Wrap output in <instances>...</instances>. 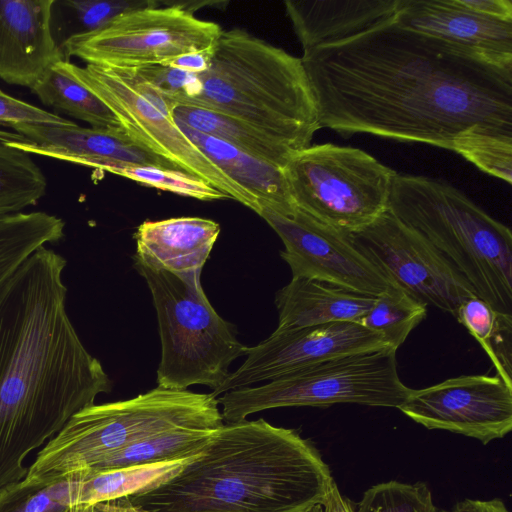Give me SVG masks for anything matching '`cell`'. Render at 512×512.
Here are the masks:
<instances>
[{"mask_svg":"<svg viewBox=\"0 0 512 512\" xmlns=\"http://www.w3.org/2000/svg\"><path fill=\"white\" fill-rule=\"evenodd\" d=\"M320 128L448 150L471 131H512V65L394 18L303 53Z\"/></svg>","mask_w":512,"mask_h":512,"instance_id":"6da1fadb","label":"cell"},{"mask_svg":"<svg viewBox=\"0 0 512 512\" xmlns=\"http://www.w3.org/2000/svg\"><path fill=\"white\" fill-rule=\"evenodd\" d=\"M66 259L37 249L0 290V489L111 382L66 310Z\"/></svg>","mask_w":512,"mask_h":512,"instance_id":"7a4b0ae2","label":"cell"},{"mask_svg":"<svg viewBox=\"0 0 512 512\" xmlns=\"http://www.w3.org/2000/svg\"><path fill=\"white\" fill-rule=\"evenodd\" d=\"M334 481L296 430L244 419L218 428L175 475L125 498L146 512H306Z\"/></svg>","mask_w":512,"mask_h":512,"instance_id":"3957f363","label":"cell"},{"mask_svg":"<svg viewBox=\"0 0 512 512\" xmlns=\"http://www.w3.org/2000/svg\"><path fill=\"white\" fill-rule=\"evenodd\" d=\"M199 92L184 105L239 119L294 152L321 129L301 58L241 28L222 30Z\"/></svg>","mask_w":512,"mask_h":512,"instance_id":"277c9868","label":"cell"},{"mask_svg":"<svg viewBox=\"0 0 512 512\" xmlns=\"http://www.w3.org/2000/svg\"><path fill=\"white\" fill-rule=\"evenodd\" d=\"M388 210L438 249L476 295L512 315V233L465 194L425 176L396 174Z\"/></svg>","mask_w":512,"mask_h":512,"instance_id":"5b68a950","label":"cell"},{"mask_svg":"<svg viewBox=\"0 0 512 512\" xmlns=\"http://www.w3.org/2000/svg\"><path fill=\"white\" fill-rule=\"evenodd\" d=\"M223 421L211 393L157 386L128 400L94 403L75 413L47 442L25 479L53 481L147 437L185 427L218 429Z\"/></svg>","mask_w":512,"mask_h":512,"instance_id":"8992f818","label":"cell"},{"mask_svg":"<svg viewBox=\"0 0 512 512\" xmlns=\"http://www.w3.org/2000/svg\"><path fill=\"white\" fill-rule=\"evenodd\" d=\"M151 291L161 339L157 386L187 390L201 384L216 392L245 354L235 327L216 313L200 283L201 272L176 274L135 261Z\"/></svg>","mask_w":512,"mask_h":512,"instance_id":"52a82bcc","label":"cell"},{"mask_svg":"<svg viewBox=\"0 0 512 512\" xmlns=\"http://www.w3.org/2000/svg\"><path fill=\"white\" fill-rule=\"evenodd\" d=\"M410 391L399 377L396 350L388 347L330 359L217 400L223 420L231 423L280 407L350 403L398 409Z\"/></svg>","mask_w":512,"mask_h":512,"instance_id":"ba28073f","label":"cell"},{"mask_svg":"<svg viewBox=\"0 0 512 512\" xmlns=\"http://www.w3.org/2000/svg\"><path fill=\"white\" fill-rule=\"evenodd\" d=\"M282 170L294 206L345 233L388 210L397 174L361 149L332 143L297 151Z\"/></svg>","mask_w":512,"mask_h":512,"instance_id":"9c48e42d","label":"cell"},{"mask_svg":"<svg viewBox=\"0 0 512 512\" xmlns=\"http://www.w3.org/2000/svg\"><path fill=\"white\" fill-rule=\"evenodd\" d=\"M63 67L98 96L139 145L198 177L258 214V200L231 180L180 130L174 104L127 69L62 61Z\"/></svg>","mask_w":512,"mask_h":512,"instance_id":"30bf717a","label":"cell"},{"mask_svg":"<svg viewBox=\"0 0 512 512\" xmlns=\"http://www.w3.org/2000/svg\"><path fill=\"white\" fill-rule=\"evenodd\" d=\"M221 33L217 23L168 1L123 13L99 30L73 36L61 52L65 61L75 56L87 64L135 69L214 47Z\"/></svg>","mask_w":512,"mask_h":512,"instance_id":"8fae6325","label":"cell"},{"mask_svg":"<svg viewBox=\"0 0 512 512\" xmlns=\"http://www.w3.org/2000/svg\"><path fill=\"white\" fill-rule=\"evenodd\" d=\"M347 235L394 284L427 306L455 316L464 301L477 296L438 249L389 210L362 230Z\"/></svg>","mask_w":512,"mask_h":512,"instance_id":"7c38bea8","label":"cell"},{"mask_svg":"<svg viewBox=\"0 0 512 512\" xmlns=\"http://www.w3.org/2000/svg\"><path fill=\"white\" fill-rule=\"evenodd\" d=\"M284 244L280 252L292 278H307L377 297L393 282L349 240L347 233L323 224L299 209L281 214L258 212Z\"/></svg>","mask_w":512,"mask_h":512,"instance_id":"4fadbf2b","label":"cell"},{"mask_svg":"<svg viewBox=\"0 0 512 512\" xmlns=\"http://www.w3.org/2000/svg\"><path fill=\"white\" fill-rule=\"evenodd\" d=\"M398 409L427 429L446 430L488 444L512 429V385L498 374L461 375L411 389Z\"/></svg>","mask_w":512,"mask_h":512,"instance_id":"5bb4252c","label":"cell"},{"mask_svg":"<svg viewBox=\"0 0 512 512\" xmlns=\"http://www.w3.org/2000/svg\"><path fill=\"white\" fill-rule=\"evenodd\" d=\"M388 347L381 335L355 322L275 330L256 346L247 347L244 363L211 394L217 397L330 359Z\"/></svg>","mask_w":512,"mask_h":512,"instance_id":"9a60e30c","label":"cell"},{"mask_svg":"<svg viewBox=\"0 0 512 512\" xmlns=\"http://www.w3.org/2000/svg\"><path fill=\"white\" fill-rule=\"evenodd\" d=\"M28 142L11 145L37 154L108 171L118 164L155 166L181 171L176 165L145 149L122 128H85L20 123L12 126Z\"/></svg>","mask_w":512,"mask_h":512,"instance_id":"2e32d148","label":"cell"},{"mask_svg":"<svg viewBox=\"0 0 512 512\" xmlns=\"http://www.w3.org/2000/svg\"><path fill=\"white\" fill-rule=\"evenodd\" d=\"M54 0H0V79L32 88L63 54L51 30Z\"/></svg>","mask_w":512,"mask_h":512,"instance_id":"e0dca14e","label":"cell"},{"mask_svg":"<svg viewBox=\"0 0 512 512\" xmlns=\"http://www.w3.org/2000/svg\"><path fill=\"white\" fill-rule=\"evenodd\" d=\"M394 20L493 62L512 65V21L477 14L459 0H398Z\"/></svg>","mask_w":512,"mask_h":512,"instance_id":"ac0fdd59","label":"cell"},{"mask_svg":"<svg viewBox=\"0 0 512 512\" xmlns=\"http://www.w3.org/2000/svg\"><path fill=\"white\" fill-rule=\"evenodd\" d=\"M303 53L344 41L394 18L398 0L284 2Z\"/></svg>","mask_w":512,"mask_h":512,"instance_id":"d6986e66","label":"cell"},{"mask_svg":"<svg viewBox=\"0 0 512 512\" xmlns=\"http://www.w3.org/2000/svg\"><path fill=\"white\" fill-rule=\"evenodd\" d=\"M220 225L200 217L144 221L137 228L134 260L176 274L201 272Z\"/></svg>","mask_w":512,"mask_h":512,"instance_id":"ffe728a7","label":"cell"},{"mask_svg":"<svg viewBox=\"0 0 512 512\" xmlns=\"http://www.w3.org/2000/svg\"><path fill=\"white\" fill-rule=\"evenodd\" d=\"M375 297L326 282L292 278L275 295L279 314L276 330L335 322L358 323L371 309Z\"/></svg>","mask_w":512,"mask_h":512,"instance_id":"44dd1931","label":"cell"},{"mask_svg":"<svg viewBox=\"0 0 512 512\" xmlns=\"http://www.w3.org/2000/svg\"><path fill=\"white\" fill-rule=\"evenodd\" d=\"M175 122L209 160L258 200L260 208L268 207L281 214H290L295 210L281 167L261 161L180 121Z\"/></svg>","mask_w":512,"mask_h":512,"instance_id":"7402d4cb","label":"cell"},{"mask_svg":"<svg viewBox=\"0 0 512 512\" xmlns=\"http://www.w3.org/2000/svg\"><path fill=\"white\" fill-rule=\"evenodd\" d=\"M173 118L186 126L221 139L266 163L284 167L294 152L282 142L228 115L189 105H177Z\"/></svg>","mask_w":512,"mask_h":512,"instance_id":"603a6c76","label":"cell"},{"mask_svg":"<svg viewBox=\"0 0 512 512\" xmlns=\"http://www.w3.org/2000/svg\"><path fill=\"white\" fill-rule=\"evenodd\" d=\"M62 218L43 211L0 215V290L40 247L64 238Z\"/></svg>","mask_w":512,"mask_h":512,"instance_id":"cb8c5ba5","label":"cell"},{"mask_svg":"<svg viewBox=\"0 0 512 512\" xmlns=\"http://www.w3.org/2000/svg\"><path fill=\"white\" fill-rule=\"evenodd\" d=\"M197 456L103 471L73 473L76 478L77 505L104 503L157 485L178 473Z\"/></svg>","mask_w":512,"mask_h":512,"instance_id":"d4e9b609","label":"cell"},{"mask_svg":"<svg viewBox=\"0 0 512 512\" xmlns=\"http://www.w3.org/2000/svg\"><path fill=\"white\" fill-rule=\"evenodd\" d=\"M62 61L53 65L31 88L38 99L49 107L89 123L92 128H122L110 108L66 71Z\"/></svg>","mask_w":512,"mask_h":512,"instance_id":"484cf974","label":"cell"},{"mask_svg":"<svg viewBox=\"0 0 512 512\" xmlns=\"http://www.w3.org/2000/svg\"><path fill=\"white\" fill-rule=\"evenodd\" d=\"M216 430L185 427L156 434L130 444L84 471H103L194 457L204 450Z\"/></svg>","mask_w":512,"mask_h":512,"instance_id":"4316f807","label":"cell"},{"mask_svg":"<svg viewBox=\"0 0 512 512\" xmlns=\"http://www.w3.org/2000/svg\"><path fill=\"white\" fill-rule=\"evenodd\" d=\"M454 317L481 345L496 374L512 385V315L476 296L464 301Z\"/></svg>","mask_w":512,"mask_h":512,"instance_id":"83f0119b","label":"cell"},{"mask_svg":"<svg viewBox=\"0 0 512 512\" xmlns=\"http://www.w3.org/2000/svg\"><path fill=\"white\" fill-rule=\"evenodd\" d=\"M153 0H54L51 10V30L59 49L71 37L87 34L106 26L117 16L151 6Z\"/></svg>","mask_w":512,"mask_h":512,"instance_id":"f1b7e54d","label":"cell"},{"mask_svg":"<svg viewBox=\"0 0 512 512\" xmlns=\"http://www.w3.org/2000/svg\"><path fill=\"white\" fill-rule=\"evenodd\" d=\"M0 130V215L21 212L46 194L47 179L30 154L4 143Z\"/></svg>","mask_w":512,"mask_h":512,"instance_id":"f546056e","label":"cell"},{"mask_svg":"<svg viewBox=\"0 0 512 512\" xmlns=\"http://www.w3.org/2000/svg\"><path fill=\"white\" fill-rule=\"evenodd\" d=\"M426 315L427 305L393 283L375 297L371 309L358 324L381 335L397 351Z\"/></svg>","mask_w":512,"mask_h":512,"instance_id":"4dcf8cb0","label":"cell"},{"mask_svg":"<svg viewBox=\"0 0 512 512\" xmlns=\"http://www.w3.org/2000/svg\"><path fill=\"white\" fill-rule=\"evenodd\" d=\"M74 505L73 474L49 482L24 478L0 489V512H70Z\"/></svg>","mask_w":512,"mask_h":512,"instance_id":"1f68e13d","label":"cell"},{"mask_svg":"<svg viewBox=\"0 0 512 512\" xmlns=\"http://www.w3.org/2000/svg\"><path fill=\"white\" fill-rule=\"evenodd\" d=\"M452 151L481 171L508 184L512 182V131L479 129L459 137Z\"/></svg>","mask_w":512,"mask_h":512,"instance_id":"d6a6232c","label":"cell"},{"mask_svg":"<svg viewBox=\"0 0 512 512\" xmlns=\"http://www.w3.org/2000/svg\"><path fill=\"white\" fill-rule=\"evenodd\" d=\"M109 172L145 186L198 200L211 201L228 198L204 180L179 170L155 166L118 164L112 167Z\"/></svg>","mask_w":512,"mask_h":512,"instance_id":"836d02e7","label":"cell"},{"mask_svg":"<svg viewBox=\"0 0 512 512\" xmlns=\"http://www.w3.org/2000/svg\"><path fill=\"white\" fill-rule=\"evenodd\" d=\"M355 512H437V507L426 483L391 480L368 488Z\"/></svg>","mask_w":512,"mask_h":512,"instance_id":"e575fe53","label":"cell"},{"mask_svg":"<svg viewBox=\"0 0 512 512\" xmlns=\"http://www.w3.org/2000/svg\"><path fill=\"white\" fill-rule=\"evenodd\" d=\"M127 70L159 91L174 106L184 105L200 89V82L196 74L184 72L165 64H153Z\"/></svg>","mask_w":512,"mask_h":512,"instance_id":"d590c367","label":"cell"},{"mask_svg":"<svg viewBox=\"0 0 512 512\" xmlns=\"http://www.w3.org/2000/svg\"><path fill=\"white\" fill-rule=\"evenodd\" d=\"M20 123L69 126L73 121L57 114L40 109L22 100L16 99L0 89V126L12 127Z\"/></svg>","mask_w":512,"mask_h":512,"instance_id":"8d00e7d4","label":"cell"},{"mask_svg":"<svg viewBox=\"0 0 512 512\" xmlns=\"http://www.w3.org/2000/svg\"><path fill=\"white\" fill-rule=\"evenodd\" d=\"M215 46L201 51L186 53L161 64L191 74L201 75L207 72L211 66Z\"/></svg>","mask_w":512,"mask_h":512,"instance_id":"74e56055","label":"cell"},{"mask_svg":"<svg viewBox=\"0 0 512 512\" xmlns=\"http://www.w3.org/2000/svg\"><path fill=\"white\" fill-rule=\"evenodd\" d=\"M467 9L497 20L512 21V1L510 0H459Z\"/></svg>","mask_w":512,"mask_h":512,"instance_id":"f35d334b","label":"cell"},{"mask_svg":"<svg viewBox=\"0 0 512 512\" xmlns=\"http://www.w3.org/2000/svg\"><path fill=\"white\" fill-rule=\"evenodd\" d=\"M437 512H510L500 498L490 500L464 499L450 509L437 508Z\"/></svg>","mask_w":512,"mask_h":512,"instance_id":"ab89813d","label":"cell"},{"mask_svg":"<svg viewBox=\"0 0 512 512\" xmlns=\"http://www.w3.org/2000/svg\"><path fill=\"white\" fill-rule=\"evenodd\" d=\"M306 512H355V509L334 481L326 496Z\"/></svg>","mask_w":512,"mask_h":512,"instance_id":"60d3db41","label":"cell"},{"mask_svg":"<svg viewBox=\"0 0 512 512\" xmlns=\"http://www.w3.org/2000/svg\"><path fill=\"white\" fill-rule=\"evenodd\" d=\"M105 512H146L131 505L125 497L103 503Z\"/></svg>","mask_w":512,"mask_h":512,"instance_id":"b9f144b4","label":"cell"},{"mask_svg":"<svg viewBox=\"0 0 512 512\" xmlns=\"http://www.w3.org/2000/svg\"><path fill=\"white\" fill-rule=\"evenodd\" d=\"M70 512H105L103 503L98 504H82L71 507Z\"/></svg>","mask_w":512,"mask_h":512,"instance_id":"7bdbcfd3","label":"cell"}]
</instances>
